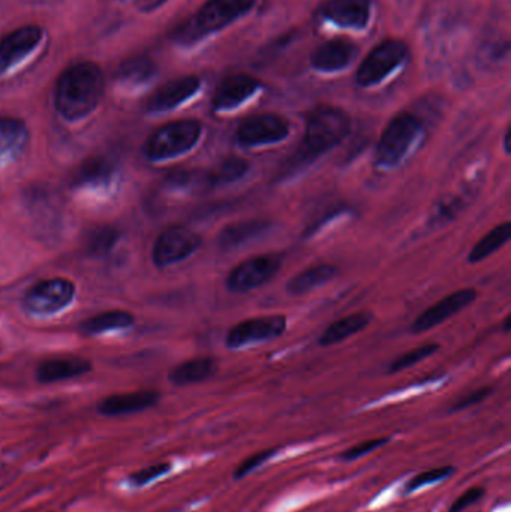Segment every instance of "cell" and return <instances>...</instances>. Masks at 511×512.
Here are the masks:
<instances>
[{"mask_svg": "<svg viewBox=\"0 0 511 512\" xmlns=\"http://www.w3.org/2000/svg\"><path fill=\"white\" fill-rule=\"evenodd\" d=\"M504 330H506V331L510 330V316H507V318H506V324H504Z\"/></svg>", "mask_w": 511, "mask_h": 512, "instance_id": "obj_42", "label": "cell"}, {"mask_svg": "<svg viewBox=\"0 0 511 512\" xmlns=\"http://www.w3.org/2000/svg\"><path fill=\"white\" fill-rule=\"evenodd\" d=\"M201 239L186 227H171L156 240L153 261L159 268L185 261L200 249Z\"/></svg>", "mask_w": 511, "mask_h": 512, "instance_id": "obj_12", "label": "cell"}, {"mask_svg": "<svg viewBox=\"0 0 511 512\" xmlns=\"http://www.w3.org/2000/svg\"><path fill=\"white\" fill-rule=\"evenodd\" d=\"M201 89V80L197 75H186L168 81L164 86L156 90L155 95L147 104V113L162 114L176 110L180 105L186 104L194 98Z\"/></svg>", "mask_w": 511, "mask_h": 512, "instance_id": "obj_15", "label": "cell"}, {"mask_svg": "<svg viewBox=\"0 0 511 512\" xmlns=\"http://www.w3.org/2000/svg\"><path fill=\"white\" fill-rule=\"evenodd\" d=\"M261 90V81L248 74L228 75L221 81L212 98L216 113L236 110Z\"/></svg>", "mask_w": 511, "mask_h": 512, "instance_id": "obj_14", "label": "cell"}, {"mask_svg": "<svg viewBox=\"0 0 511 512\" xmlns=\"http://www.w3.org/2000/svg\"><path fill=\"white\" fill-rule=\"evenodd\" d=\"M170 471V463H156V465L146 466V468L129 475V483L134 487H144L152 483V481L164 477Z\"/></svg>", "mask_w": 511, "mask_h": 512, "instance_id": "obj_34", "label": "cell"}, {"mask_svg": "<svg viewBox=\"0 0 511 512\" xmlns=\"http://www.w3.org/2000/svg\"><path fill=\"white\" fill-rule=\"evenodd\" d=\"M336 274H338V268L335 265L320 264L306 268L305 271L297 274L288 282L287 291L293 295L308 294V292L332 282Z\"/></svg>", "mask_w": 511, "mask_h": 512, "instance_id": "obj_27", "label": "cell"}, {"mask_svg": "<svg viewBox=\"0 0 511 512\" xmlns=\"http://www.w3.org/2000/svg\"><path fill=\"white\" fill-rule=\"evenodd\" d=\"M161 396L158 391L140 390L134 393L113 394L99 403V414L105 417H120V415L138 414L153 408Z\"/></svg>", "mask_w": 511, "mask_h": 512, "instance_id": "obj_19", "label": "cell"}, {"mask_svg": "<svg viewBox=\"0 0 511 512\" xmlns=\"http://www.w3.org/2000/svg\"><path fill=\"white\" fill-rule=\"evenodd\" d=\"M282 256L278 254L254 256L234 267L228 276L227 286L231 292L245 294L266 285L281 270Z\"/></svg>", "mask_w": 511, "mask_h": 512, "instance_id": "obj_10", "label": "cell"}, {"mask_svg": "<svg viewBox=\"0 0 511 512\" xmlns=\"http://www.w3.org/2000/svg\"><path fill=\"white\" fill-rule=\"evenodd\" d=\"M158 74L156 63L149 57H134L126 60L117 68L116 84L128 92H138L149 86Z\"/></svg>", "mask_w": 511, "mask_h": 512, "instance_id": "obj_23", "label": "cell"}, {"mask_svg": "<svg viewBox=\"0 0 511 512\" xmlns=\"http://www.w3.org/2000/svg\"><path fill=\"white\" fill-rule=\"evenodd\" d=\"M351 132V119L342 108L320 105L309 113L300 161H314L338 147Z\"/></svg>", "mask_w": 511, "mask_h": 512, "instance_id": "obj_3", "label": "cell"}, {"mask_svg": "<svg viewBox=\"0 0 511 512\" xmlns=\"http://www.w3.org/2000/svg\"><path fill=\"white\" fill-rule=\"evenodd\" d=\"M218 361L212 357L192 358L185 363L177 366L170 373L171 384L177 387H186V385L198 384V382L207 381L213 378L218 372Z\"/></svg>", "mask_w": 511, "mask_h": 512, "instance_id": "obj_25", "label": "cell"}, {"mask_svg": "<svg viewBox=\"0 0 511 512\" xmlns=\"http://www.w3.org/2000/svg\"><path fill=\"white\" fill-rule=\"evenodd\" d=\"M359 48L350 39H332L320 45L311 56L312 68L320 72H338L356 59Z\"/></svg>", "mask_w": 511, "mask_h": 512, "instance_id": "obj_18", "label": "cell"}, {"mask_svg": "<svg viewBox=\"0 0 511 512\" xmlns=\"http://www.w3.org/2000/svg\"><path fill=\"white\" fill-rule=\"evenodd\" d=\"M29 141V131L23 120L0 117V168L17 161Z\"/></svg>", "mask_w": 511, "mask_h": 512, "instance_id": "obj_20", "label": "cell"}, {"mask_svg": "<svg viewBox=\"0 0 511 512\" xmlns=\"http://www.w3.org/2000/svg\"><path fill=\"white\" fill-rule=\"evenodd\" d=\"M390 441V438H375L363 441L362 444L354 445V447L348 448L347 451L341 454V459L345 462H354V460L362 459V457L368 456L372 451L378 450V448L386 445Z\"/></svg>", "mask_w": 511, "mask_h": 512, "instance_id": "obj_35", "label": "cell"}, {"mask_svg": "<svg viewBox=\"0 0 511 512\" xmlns=\"http://www.w3.org/2000/svg\"><path fill=\"white\" fill-rule=\"evenodd\" d=\"M45 35L44 27L36 24L18 27L6 35L0 41V78L8 77L33 59L44 45Z\"/></svg>", "mask_w": 511, "mask_h": 512, "instance_id": "obj_7", "label": "cell"}, {"mask_svg": "<svg viewBox=\"0 0 511 512\" xmlns=\"http://www.w3.org/2000/svg\"><path fill=\"white\" fill-rule=\"evenodd\" d=\"M134 324L135 318L132 313L125 310H108L87 319L81 325V330L89 336H99V334L113 333V331L128 330Z\"/></svg>", "mask_w": 511, "mask_h": 512, "instance_id": "obj_28", "label": "cell"}, {"mask_svg": "<svg viewBox=\"0 0 511 512\" xmlns=\"http://www.w3.org/2000/svg\"><path fill=\"white\" fill-rule=\"evenodd\" d=\"M75 298V285L68 279L42 280L24 295L27 312L38 316H51L71 306Z\"/></svg>", "mask_w": 511, "mask_h": 512, "instance_id": "obj_8", "label": "cell"}, {"mask_svg": "<svg viewBox=\"0 0 511 512\" xmlns=\"http://www.w3.org/2000/svg\"><path fill=\"white\" fill-rule=\"evenodd\" d=\"M92 370L89 360L81 357H57L42 361L36 370V378L42 384H54V382L68 381V379L80 378Z\"/></svg>", "mask_w": 511, "mask_h": 512, "instance_id": "obj_22", "label": "cell"}, {"mask_svg": "<svg viewBox=\"0 0 511 512\" xmlns=\"http://www.w3.org/2000/svg\"><path fill=\"white\" fill-rule=\"evenodd\" d=\"M511 236V224L510 222H504V224L498 225L494 230L489 231L479 243H476L473 249H471L468 261L471 264H477V262L485 261L489 256L494 255L498 249L503 248L507 242H509Z\"/></svg>", "mask_w": 511, "mask_h": 512, "instance_id": "obj_29", "label": "cell"}, {"mask_svg": "<svg viewBox=\"0 0 511 512\" xmlns=\"http://www.w3.org/2000/svg\"><path fill=\"white\" fill-rule=\"evenodd\" d=\"M290 135V122L279 114L264 113L248 117L237 128L236 138L240 146H273L287 140Z\"/></svg>", "mask_w": 511, "mask_h": 512, "instance_id": "obj_9", "label": "cell"}, {"mask_svg": "<svg viewBox=\"0 0 511 512\" xmlns=\"http://www.w3.org/2000/svg\"><path fill=\"white\" fill-rule=\"evenodd\" d=\"M273 454H275V450H270L269 448V450L258 451V453L246 457V459L237 466L236 471H234V478H236V480H242L243 477L255 471L258 466L266 463L270 457H273Z\"/></svg>", "mask_w": 511, "mask_h": 512, "instance_id": "obj_37", "label": "cell"}, {"mask_svg": "<svg viewBox=\"0 0 511 512\" xmlns=\"http://www.w3.org/2000/svg\"><path fill=\"white\" fill-rule=\"evenodd\" d=\"M477 298L476 289H459L453 294L447 295L443 300L435 303L434 306L426 309L419 318L414 321L411 331L416 334L425 333V331L432 330L437 325L443 324L447 319L455 316L456 313L461 312L465 307L470 306Z\"/></svg>", "mask_w": 511, "mask_h": 512, "instance_id": "obj_16", "label": "cell"}, {"mask_svg": "<svg viewBox=\"0 0 511 512\" xmlns=\"http://www.w3.org/2000/svg\"><path fill=\"white\" fill-rule=\"evenodd\" d=\"M492 388L491 387H483L479 388V390L471 391L467 396L462 397L461 400L455 403L453 406V411H462V409L471 408V406L479 405L483 400L488 399L491 396Z\"/></svg>", "mask_w": 511, "mask_h": 512, "instance_id": "obj_39", "label": "cell"}, {"mask_svg": "<svg viewBox=\"0 0 511 512\" xmlns=\"http://www.w3.org/2000/svg\"><path fill=\"white\" fill-rule=\"evenodd\" d=\"M423 135V125L419 117L411 113H401L390 120L384 129L377 147V164L384 170L396 168L413 152Z\"/></svg>", "mask_w": 511, "mask_h": 512, "instance_id": "obj_5", "label": "cell"}, {"mask_svg": "<svg viewBox=\"0 0 511 512\" xmlns=\"http://www.w3.org/2000/svg\"><path fill=\"white\" fill-rule=\"evenodd\" d=\"M164 188L171 194L203 195L215 188L212 171H174L164 180Z\"/></svg>", "mask_w": 511, "mask_h": 512, "instance_id": "obj_24", "label": "cell"}, {"mask_svg": "<svg viewBox=\"0 0 511 512\" xmlns=\"http://www.w3.org/2000/svg\"><path fill=\"white\" fill-rule=\"evenodd\" d=\"M203 134L198 120L185 119L167 123L153 132L144 146V155L150 162L171 161L191 152Z\"/></svg>", "mask_w": 511, "mask_h": 512, "instance_id": "obj_4", "label": "cell"}, {"mask_svg": "<svg viewBox=\"0 0 511 512\" xmlns=\"http://www.w3.org/2000/svg\"><path fill=\"white\" fill-rule=\"evenodd\" d=\"M272 228L273 225L270 222L260 221V219L228 225L219 234V248L224 251H236L249 243L263 239L272 231Z\"/></svg>", "mask_w": 511, "mask_h": 512, "instance_id": "obj_21", "label": "cell"}, {"mask_svg": "<svg viewBox=\"0 0 511 512\" xmlns=\"http://www.w3.org/2000/svg\"><path fill=\"white\" fill-rule=\"evenodd\" d=\"M105 90L102 69L93 62H81L60 75L54 92L57 113L66 122H80L101 104Z\"/></svg>", "mask_w": 511, "mask_h": 512, "instance_id": "obj_1", "label": "cell"}, {"mask_svg": "<svg viewBox=\"0 0 511 512\" xmlns=\"http://www.w3.org/2000/svg\"><path fill=\"white\" fill-rule=\"evenodd\" d=\"M453 472H455V469L452 466H443V468L422 472V474L416 475V477L408 481L407 486H405V492H416V490L422 489V487L431 486V484L438 483V481L446 480Z\"/></svg>", "mask_w": 511, "mask_h": 512, "instance_id": "obj_33", "label": "cell"}, {"mask_svg": "<svg viewBox=\"0 0 511 512\" xmlns=\"http://www.w3.org/2000/svg\"><path fill=\"white\" fill-rule=\"evenodd\" d=\"M249 164L242 158H227L212 171L215 186L230 185L248 174Z\"/></svg>", "mask_w": 511, "mask_h": 512, "instance_id": "obj_31", "label": "cell"}, {"mask_svg": "<svg viewBox=\"0 0 511 512\" xmlns=\"http://www.w3.org/2000/svg\"><path fill=\"white\" fill-rule=\"evenodd\" d=\"M119 239V231L110 225H99V227L92 228L87 233L86 243H84L87 255L93 256V258H104L113 252Z\"/></svg>", "mask_w": 511, "mask_h": 512, "instance_id": "obj_30", "label": "cell"}, {"mask_svg": "<svg viewBox=\"0 0 511 512\" xmlns=\"http://www.w3.org/2000/svg\"><path fill=\"white\" fill-rule=\"evenodd\" d=\"M285 330H287V318L284 315L245 319L228 331L227 346L230 349H242L258 343L270 342L281 337Z\"/></svg>", "mask_w": 511, "mask_h": 512, "instance_id": "obj_11", "label": "cell"}, {"mask_svg": "<svg viewBox=\"0 0 511 512\" xmlns=\"http://www.w3.org/2000/svg\"><path fill=\"white\" fill-rule=\"evenodd\" d=\"M255 5L257 0H207L197 14L174 32V41L185 47L198 44L248 15Z\"/></svg>", "mask_w": 511, "mask_h": 512, "instance_id": "obj_2", "label": "cell"}, {"mask_svg": "<svg viewBox=\"0 0 511 512\" xmlns=\"http://www.w3.org/2000/svg\"><path fill=\"white\" fill-rule=\"evenodd\" d=\"M485 495L486 490L483 489V487H473V489L467 490L464 495L459 496V498L453 502L449 512H462L467 510V508L477 504Z\"/></svg>", "mask_w": 511, "mask_h": 512, "instance_id": "obj_38", "label": "cell"}, {"mask_svg": "<svg viewBox=\"0 0 511 512\" xmlns=\"http://www.w3.org/2000/svg\"><path fill=\"white\" fill-rule=\"evenodd\" d=\"M438 348H440V346H438L437 343H428V345H422L419 346V348L411 349L407 354L399 355L396 360H393L392 363H390L389 373L402 372V370L416 366L420 361L432 357V355L438 351Z\"/></svg>", "mask_w": 511, "mask_h": 512, "instance_id": "obj_32", "label": "cell"}, {"mask_svg": "<svg viewBox=\"0 0 511 512\" xmlns=\"http://www.w3.org/2000/svg\"><path fill=\"white\" fill-rule=\"evenodd\" d=\"M372 321V313L369 312H356L345 318L338 319L333 322L324 331L323 336L320 337L321 346H333L344 340L350 339L354 334L362 333Z\"/></svg>", "mask_w": 511, "mask_h": 512, "instance_id": "obj_26", "label": "cell"}, {"mask_svg": "<svg viewBox=\"0 0 511 512\" xmlns=\"http://www.w3.org/2000/svg\"><path fill=\"white\" fill-rule=\"evenodd\" d=\"M168 0H134V5L140 9L141 12H153L156 9L161 8L165 5Z\"/></svg>", "mask_w": 511, "mask_h": 512, "instance_id": "obj_40", "label": "cell"}, {"mask_svg": "<svg viewBox=\"0 0 511 512\" xmlns=\"http://www.w3.org/2000/svg\"><path fill=\"white\" fill-rule=\"evenodd\" d=\"M119 182V168L105 156L87 158L72 177V188L80 191L110 192Z\"/></svg>", "mask_w": 511, "mask_h": 512, "instance_id": "obj_13", "label": "cell"}, {"mask_svg": "<svg viewBox=\"0 0 511 512\" xmlns=\"http://www.w3.org/2000/svg\"><path fill=\"white\" fill-rule=\"evenodd\" d=\"M321 15L335 26L365 30L371 20V0H327Z\"/></svg>", "mask_w": 511, "mask_h": 512, "instance_id": "obj_17", "label": "cell"}, {"mask_svg": "<svg viewBox=\"0 0 511 512\" xmlns=\"http://www.w3.org/2000/svg\"><path fill=\"white\" fill-rule=\"evenodd\" d=\"M410 57V50L399 39H386L378 44L357 69L356 81L360 87H374L398 71Z\"/></svg>", "mask_w": 511, "mask_h": 512, "instance_id": "obj_6", "label": "cell"}, {"mask_svg": "<svg viewBox=\"0 0 511 512\" xmlns=\"http://www.w3.org/2000/svg\"><path fill=\"white\" fill-rule=\"evenodd\" d=\"M461 201L458 198H449V200H443L437 207H435L434 215H432L431 222L435 224V227H441V225L447 224V222L455 219V216L461 212Z\"/></svg>", "mask_w": 511, "mask_h": 512, "instance_id": "obj_36", "label": "cell"}, {"mask_svg": "<svg viewBox=\"0 0 511 512\" xmlns=\"http://www.w3.org/2000/svg\"><path fill=\"white\" fill-rule=\"evenodd\" d=\"M504 150L506 153H510V131L506 132V138H504Z\"/></svg>", "mask_w": 511, "mask_h": 512, "instance_id": "obj_41", "label": "cell"}]
</instances>
